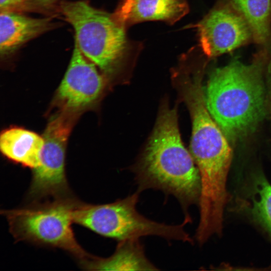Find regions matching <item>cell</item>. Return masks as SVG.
Returning a JSON list of instances; mask_svg holds the SVG:
<instances>
[{
    "instance_id": "10",
    "label": "cell",
    "mask_w": 271,
    "mask_h": 271,
    "mask_svg": "<svg viewBox=\"0 0 271 271\" xmlns=\"http://www.w3.org/2000/svg\"><path fill=\"white\" fill-rule=\"evenodd\" d=\"M0 54L5 58L17 51L28 41L60 24L52 16L31 18L23 13L1 11L0 14Z\"/></svg>"
},
{
    "instance_id": "11",
    "label": "cell",
    "mask_w": 271,
    "mask_h": 271,
    "mask_svg": "<svg viewBox=\"0 0 271 271\" xmlns=\"http://www.w3.org/2000/svg\"><path fill=\"white\" fill-rule=\"evenodd\" d=\"M188 10L185 0H122L112 15L116 22L125 28L150 20L173 24Z\"/></svg>"
},
{
    "instance_id": "3",
    "label": "cell",
    "mask_w": 271,
    "mask_h": 271,
    "mask_svg": "<svg viewBox=\"0 0 271 271\" xmlns=\"http://www.w3.org/2000/svg\"><path fill=\"white\" fill-rule=\"evenodd\" d=\"M185 90L192 121L190 153L200 178V215L208 220L219 219L228 199L226 184L232 150L207 108L201 78L189 81Z\"/></svg>"
},
{
    "instance_id": "12",
    "label": "cell",
    "mask_w": 271,
    "mask_h": 271,
    "mask_svg": "<svg viewBox=\"0 0 271 271\" xmlns=\"http://www.w3.org/2000/svg\"><path fill=\"white\" fill-rule=\"evenodd\" d=\"M44 144L43 136L21 127L5 129L0 136V150L4 157L32 170L40 163Z\"/></svg>"
},
{
    "instance_id": "16",
    "label": "cell",
    "mask_w": 271,
    "mask_h": 271,
    "mask_svg": "<svg viewBox=\"0 0 271 271\" xmlns=\"http://www.w3.org/2000/svg\"><path fill=\"white\" fill-rule=\"evenodd\" d=\"M1 11L24 13L37 12L36 9L28 0H0Z\"/></svg>"
},
{
    "instance_id": "18",
    "label": "cell",
    "mask_w": 271,
    "mask_h": 271,
    "mask_svg": "<svg viewBox=\"0 0 271 271\" xmlns=\"http://www.w3.org/2000/svg\"><path fill=\"white\" fill-rule=\"evenodd\" d=\"M265 76L267 79V82L268 86L270 109L271 112V52H270L269 58L266 65Z\"/></svg>"
},
{
    "instance_id": "9",
    "label": "cell",
    "mask_w": 271,
    "mask_h": 271,
    "mask_svg": "<svg viewBox=\"0 0 271 271\" xmlns=\"http://www.w3.org/2000/svg\"><path fill=\"white\" fill-rule=\"evenodd\" d=\"M105 85V79L96 65L75 44L68 68L56 91L54 103L59 111L80 115L96 104Z\"/></svg>"
},
{
    "instance_id": "15",
    "label": "cell",
    "mask_w": 271,
    "mask_h": 271,
    "mask_svg": "<svg viewBox=\"0 0 271 271\" xmlns=\"http://www.w3.org/2000/svg\"><path fill=\"white\" fill-rule=\"evenodd\" d=\"M241 206L271 236V184L261 173L253 174Z\"/></svg>"
},
{
    "instance_id": "14",
    "label": "cell",
    "mask_w": 271,
    "mask_h": 271,
    "mask_svg": "<svg viewBox=\"0 0 271 271\" xmlns=\"http://www.w3.org/2000/svg\"><path fill=\"white\" fill-rule=\"evenodd\" d=\"M246 20L253 42L261 48L271 49V0H222Z\"/></svg>"
},
{
    "instance_id": "1",
    "label": "cell",
    "mask_w": 271,
    "mask_h": 271,
    "mask_svg": "<svg viewBox=\"0 0 271 271\" xmlns=\"http://www.w3.org/2000/svg\"><path fill=\"white\" fill-rule=\"evenodd\" d=\"M270 50L261 48L251 63L234 58L211 73L204 96L207 108L227 139L253 133L266 111L264 77Z\"/></svg>"
},
{
    "instance_id": "6",
    "label": "cell",
    "mask_w": 271,
    "mask_h": 271,
    "mask_svg": "<svg viewBox=\"0 0 271 271\" xmlns=\"http://www.w3.org/2000/svg\"><path fill=\"white\" fill-rule=\"evenodd\" d=\"M57 13L73 27L83 55L104 73L112 72L127 48L125 28L112 14L85 1L60 2Z\"/></svg>"
},
{
    "instance_id": "13",
    "label": "cell",
    "mask_w": 271,
    "mask_h": 271,
    "mask_svg": "<svg viewBox=\"0 0 271 271\" xmlns=\"http://www.w3.org/2000/svg\"><path fill=\"white\" fill-rule=\"evenodd\" d=\"M81 264L90 270H159L146 257L139 239L120 241L115 252L109 257L104 258L91 257Z\"/></svg>"
},
{
    "instance_id": "7",
    "label": "cell",
    "mask_w": 271,
    "mask_h": 271,
    "mask_svg": "<svg viewBox=\"0 0 271 271\" xmlns=\"http://www.w3.org/2000/svg\"><path fill=\"white\" fill-rule=\"evenodd\" d=\"M79 115L59 111L48 122L39 165L33 169L27 197L32 202L71 196L65 173L68 138Z\"/></svg>"
},
{
    "instance_id": "2",
    "label": "cell",
    "mask_w": 271,
    "mask_h": 271,
    "mask_svg": "<svg viewBox=\"0 0 271 271\" xmlns=\"http://www.w3.org/2000/svg\"><path fill=\"white\" fill-rule=\"evenodd\" d=\"M135 174L138 191L152 189L174 196L184 217L192 219L189 208L198 203L200 178L182 141L175 109L166 107L161 110Z\"/></svg>"
},
{
    "instance_id": "4",
    "label": "cell",
    "mask_w": 271,
    "mask_h": 271,
    "mask_svg": "<svg viewBox=\"0 0 271 271\" xmlns=\"http://www.w3.org/2000/svg\"><path fill=\"white\" fill-rule=\"evenodd\" d=\"M79 202L70 196L32 202L23 207L2 210L1 213L16 240L62 249L81 263L91 256L77 241L72 229L74 211Z\"/></svg>"
},
{
    "instance_id": "5",
    "label": "cell",
    "mask_w": 271,
    "mask_h": 271,
    "mask_svg": "<svg viewBox=\"0 0 271 271\" xmlns=\"http://www.w3.org/2000/svg\"><path fill=\"white\" fill-rule=\"evenodd\" d=\"M140 193L137 191L124 198L102 204L79 201L74 211V223L118 241L157 236L168 240L193 243V239L185 230L188 220L184 219L178 225H169L140 214L137 209Z\"/></svg>"
},
{
    "instance_id": "8",
    "label": "cell",
    "mask_w": 271,
    "mask_h": 271,
    "mask_svg": "<svg viewBox=\"0 0 271 271\" xmlns=\"http://www.w3.org/2000/svg\"><path fill=\"white\" fill-rule=\"evenodd\" d=\"M194 27L201 48L209 58L230 52L253 41L246 20L222 0Z\"/></svg>"
},
{
    "instance_id": "17",
    "label": "cell",
    "mask_w": 271,
    "mask_h": 271,
    "mask_svg": "<svg viewBox=\"0 0 271 271\" xmlns=\"http://www.w3.org/2000/svg\"><path fill=\"white\" fill-rule=\"evenodd\" d=\"M28 1L36 9L37 12L52 14L55 12L57 13V8L60 0Z\"/></svg>"
}]
</instances>
